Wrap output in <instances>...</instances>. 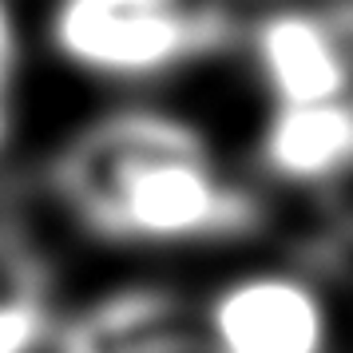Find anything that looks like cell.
I'll return each mask as SVG.
<instances>
[{
    "mask_svg": "<svg viewBox=\"0 0 353 353\" xmlns=\"http://www.w3.org/2000/svg\"><path fill=\"white\" fill-rule=\"evenodd\" d=\"M20 64V32L17 12L8 0H0V147L12 131V76Z\"/></svg>",
    "mask_w": 353,
    "mask_h": 353,
    "instance_id": "ba28073f",
    "label": "cell"
},
{
    "mask_svg": "<svg viewBox=\"0 0 353 353\" xmlns=\"http://www.w3.org/2000/svg\"><path fill=\"white\" fill-rule=\"evenodd\" d=\"M52 353H214L207 334L167 290H119L52 337Z\"/></svg>",
    "mask_w": 353,
    "mask_h": 353,
    "instance_id": "5b68a950",
    "label": "cell"
},
{
    "mask_svg": "<svg viewBox=\"0 0 353 353\" xmlns=\"http://www.w3.org/2000/svg\"><path fill=\"white\" fill-rule=\"evenodd\" d=\"M230 36L223 8L191 0H56L48 17L60 60L99 80H151Z\"/></svg>",
    "mask_w": 353,
    "mask_h": 353,
    "instance_id": "7a4b0ae2",
    "label": "cell"
},
{
    "mask_svg": "<svg viewBox=\"0 0 353 353\" xmlns=\"http://www.w3.org/2000/svg\"><path fill=\"white\" fill-rule=\"evenodd\" d=\"M258 159L282 183L318 187L353 171V92L321 103L278 108L262 131Z\"/></svg>",
    "mask_w": 353,
    "mask_h": 353,
    "instance_id": "8992f818",
    "label": "cell"
},
{
    "mask_svg": "<svg viewBox=\"0 0 353 353\" xmlns=\"http://www.w3.org/2000/svg\"><path fill=\"white\" fill-rule=\"evenodd\" d=\"M214 353H325L330 314L318 290L294 274L226 282L199 314Z\"/></svg>",
    "mask_w": 353,
    "mask_h": 353,
    "instance_id": "3957f363",
    "label": "cell"
},
{
    "mask_svg": "<svg viewBox=\"0 0 353 353\" xmlns=\"http://www.w3.org/2000/svg\"><path fill=\"white\" fill-rule=\"evenodd\" d=\"M250 52L278 108L350 96L353 56L321 8H278L250 28Z\"/></svg>",
    "mask_w": 353,
    "mask_h": 353,
    "instance_id": "277c9868",
    "label": "cell"
},
{
    "mask_svg": "<svg viewBox=\"0 0 353 353\" xmlns=\"http://www.w3.org/2000/svg\"><path fill=\"white\" fill-rule=\"evenodd\" d=\"M52 183L83 230L128 246L239 239L262 226L258 199L219 171L207 139L151 108L76 131L52 163Z\"/></svg>",
    "mask_w": 353,
    "mask_h": 353,
    "instance_id": "6da1fadb",
    "label": "cell"
},
{
    "mask_svg": "<svg viewBox=\"0 0 353 353\" xmlns=\"http://www.w3.org/2000/svg\"><path fill=\"white\" fill-rule=\"evenodd\" d=\"M52 337L56 321L40 274L12 262L0 274V353H44Z\"/></svg>",
    "mask_w": 353,
    "mask_h": 353,
    "instance_id": "52a82bcc",
    "label": "cell"
}]
</instances>
